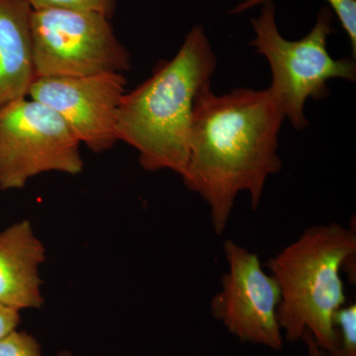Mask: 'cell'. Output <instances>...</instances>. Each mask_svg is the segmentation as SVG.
<instances>
[{
    "mask_svg": "<svg viewBox=\"0 0 356 356\" xmlns=\"http://www.w3.org/2000/svg\"><path fill=\"white\" fill-rule=\"evenodd\" d=\"M33 60L39 77H81L131 69L110 18L95 10L44 9L31 15Z\"/></svg>",
    "mask_w": 356,
    "mask_h": 356,
    "instance_id": "5b68a950",
    "label": "cell"
},
{
    "mask_svg": "<svg viewBox=\"0 0 356 356\" xmlns=\"http://www.w3.org/2000/svg\"><path fill=\"white\" fill-rule=\"evenodd\" d=\"M301 341L306 343L307 356H329L321 346H318L311 332L307 331V330L302 334Z\"/></svg>",
    "mask_w": 356,
    "mask_h": 356,
    "instance_id": "2e32d148",
    "label": "cell"
},
{
    "mask_svg": "<svg viewBox=\"0 0 356 356\" xmlns=\"http://www.w3.org/2000/svg\"><path fill=\"white\" fill-rule=\"evenodd\" d=\"M32 13L24 0H0V111L27 97L36 81Z\"/></svg>",
    "mask_w": 356,
    "mask_h": 356,
    "instance_id": "30bf717a",
    "label": "cell"
},
{
    "mask_svg": "<svg viewBox=\"0 0 356 356\" xmlns=\"http://www.w3.org/2000/svg\"><path fill=\"white\" fill-rule=\"evenodd\" d=\"M58 356H74V355H72V353H70V351L63 350V351H60V353H58Z\"/></svg>",
    "mask_w": 356,
    "mask_h": 356,
    "instance_id": "e0dca14e",
    "label": "cell"
},
{
    "mask_svg": "<svg viewBox=\"0 0 356 356\" xmlns=\"http://www.w3.org/2000/svg\"><path fill=\"white\" fill-rule=\"evenodd\" d=\"M216 67L209 39L202 26H195L172 60L122 97L117 138L137 149L144 170L181 177L188 163L194 104L210 88Z\"/></svg>",
    "mask_w": 356,
    "mask_h": 356,
    "instance_id": "7a4b0ae2",
    "label": "cell"
},
{
    "mask_svg": "<svg viewBox=\"0 0 356 356\" xmlns=\"http://www.w3.org/2000/svg\"><path fill=\"white\" fill-rule=\"evenodd\" d=\"M81 142L62 117L37 100L22 99L0 111V191L21 189L44 172H83Z\"/></svg>",
    "mask_w": 356,
    "mask_h": 356,
    "instance_id": "8992f818",
    "label": "cell"
},
{
    "mask_svg": "<svg viewBox=\"0 0 356 356\" xmlns=\"http://www.w3.org/2000/svg\"><path fill=\"white\" fill-rule=\"evenodd\" d=\"M336 346L329 356H356V305H344L334 316Z\"/></svg>",
    "mask_w": 356,
    "mask_h": 356,
    "instance_id": "8fae6325",
    "label": "cell"
},
{
    "mask_svg": "<svg viewBox=\"0 0 356 356\" xmlns=\"http://www.w3.org/2000/svg\"><path fill=\"white\" fill-rule=\"evenodd\" d=\"M355 227L337 222L306 229L295 242L266 262L280 285L278 323L290 343L311 332L327 353L336 346L334 316L346 305L341 273L355 264Z\"/></svg>",
    "mask_w": 356,
    "mask_h": 356,
    "instance_id": "3957f363",
    "label": "cell"
},
{
    "mask_svg": "<svg viewBox=\"0 0 356 356\" xmlns=\"http://www.w3.org/2000/svg\"><path fill=\"white\" fill-rule=\"evenodd\" d=\"M0 356H41V346L31 334L15 330L0 339Z\"/></svg>",
    "mask_w": 356,
    "mask_h": 356,
    "instance_id": "5bb4252c",
    "label": "cell"
},
{
    "mask_svg": "<svg viewBox=\"0 0 356 356\" xmlns=\"http://www.w3.org/2000/svg\"><path fill=\"white\" fill-rule=\"evenodd\" d=\"M19 323V312L0 304V339L15 331Z\"/></svg>",
    "mask_w": 356,
    "mask_h": 356,
    "instance_id": "9a60e30c",
    "label": "cell"
},
{
    "mask_svg": "<svg viewBox=\"0 0 356 356\" xmlns=\"http://www.w3.org/2000/svg\"><path fill=\"white\" fill-rule=\"evenodd\" d=\"M46 259L43 243L31 222L20 221L0 232V304L15 311L44 303L40 266Z\"/></svg>",
    "mask_w": 356,
    "mask_h": 356,
    "instance_id": "9c48e42d",
    "label": "cell"
},
{
    "mask_svg": "<svg viewBox=\"0 0 356 356\" xmlns=\"http://www.w3.org/2000/svg\"><path fill=\"white\" fill-rule=\"evenodd\" d=\"M224 254L228 271L222 275L221 290L211 300L213 317L243 343L282 350L277 280L264 270L259 255L234 241L224 243Z\"/></svg>",
    "mask_w": 356,
    "mask_h": 356,
    "instance_id": "52a82bcc",
    "label": "cell"
},
{
    "mask_svg": "<svg viewBox=\"0 0 356 356\" xmlns=\"http://www.w3.org/2000/svg\"><path fill=\"white\" fill-rule=\"evenodd\" d=\"M266 0H245L232 10V13H243L248 9L264 3ZM332 13L337 14L341 27L350 38L353 58L356 57V1L355 0H327Z\"/></svg>",
    "mask_w": 356,
    "mask_h": 356,
    "instance_id": "7c38bea8",
    "label": "cell"
},
{
    "mask_svg": "<svg viewBox=\"0 0 356 356\" xmlns=\"http://www.w3.org/2000/svg\"><path fill=\"white\" fill-rule=\"evenodd\" d=\"M285 116L269 89L238 88L199 93L192 116L184 184L205 201L217 235L227 226L241 192L254 210L267 179L282 168L278 135Z\"/></svg>",
    "mask_w": 356,
    "mask_h": 356,
    "instance_id": "6da1fadb",
    "label": "cell"
},
{
    "mask_svg": "<svg viewBox=\"0 0 356 356\" xmlns=\"http://www.w3.org/2000/svg\"><path fill=\"white\" fill-rule=\"evenodd\" d=\"M262 4L261 15L252 19L255 36L250 46L270 65L273 83L268 89L285 119L295 130H303L308 126L307 100L327 98L330 95L327 83L331 79L355 81V60H336L327 51V39L334 32V13L330 7L321 9L307 36L298 41H289L278 31L273 0H266Z\"/></svg>",
    "mask_w": 356,
    "mask_h": 356,
    "instance_id": "277c9868",
    "label": "cell"
},
{
    "mask_svg": "<svg viewBox=\"0 0 356 356\" xmlns=\"http://www.w3.org/2000/svg\"><path fill=\"white\" fill-rule=\"evenodd\" d=\"M33 10L44 9H79L95 10L105 14L111 19L116 1L115 0H24Z\"/></svg>",
    "mask_w": 356,
    "mask_h": 356,
    "instance_id": "4fadbf2b",
    "label": "cell"
},
{
    "mask_svg": "<svg viewBox=\"0 0 356 356\" xmlns=\"http://www.w3.org/2000/svg\"><path fill=\"white\" fill-rule=\"evenodd\" d=\"M121 72L81 77H39L29 91L62 117L67 127L93 153L108 151L119 142L117 111L126 93Z\"/></svg>",
    "mask_w": 356,
    "mask_h": 356,
    "instance_id": "ba28073f",
    "label": "cell"
}]
</instances>
